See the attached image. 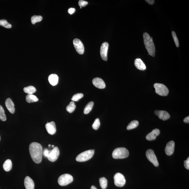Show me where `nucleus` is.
Instances as JSON below:
<instances>
[{
  "label": "nucleus",
  "instance_id": "17",
  "mask_svg": "<svg viewBox=\"0 0 189 189\" xmlns=\"http://www.w3.org/2000/svg\"><path fill=\"white\" fill-rule=\"evenodd\" d=\"M5 106L9 112L12 114L14 113L15 109L14 104L10 98H7L5 102Z\"/></svg>",
  "mask_w": 189,
  "mask_h": 189
},
{
  "label": "nucleus",
  "instance_id": "26",
  "mask_svg": "<svg viewBox=\"0 0 189 189\" xmlns=\"http://www.w3.org/2000/svg\"><path fill=\"white\" fill-rule=\"evenodd\" d=\"M139 124V122L137 121H133L129 124L127 127V129L130 130L137 127Z\"/></svg>",
  "mask_w": 189,
  "mask_h": 189
},
{
  "label": "nucleus",
  "instance_id": "32",
  "mask_svg": "<svg viewBox=\"0 0 189 189\" xmlns=\"http://www.w3.org/2000/svg\"><path fill=\"white\" fill-rule=\"evenodd\" d=\"M100 126V119L97 118L95 120V121L93 122L92 125V127L93 129L95 130H97L98 129L99 127Z\"/></svg>",
  "mask_w": 189,
  "mask_h": 189
},
{
  "label": "nucleus",
  "instance_id": "13",
  "mask_svg": "<svg viewBox=\"0 0 189 189\" xmlns=\"http://www.w3.org/2000/svg\"><path fill=\"white\" fill-rule=\"evenodd\" d=\"M47 131L48 133L51 135H53L55 134L57 129L55 123L54 121H52L49 123H47L45 125Z\"/></svg>",
  "mask_w": 189,
  "mask_h": 189
},
{
  "label": "nucleus",
  "instance_id": "12",
  "mask_svg": "<svg viewBox=\"0 0 189 189\" xmlns=\"http://www.w3.org/2000/svg\"><path fill=\"white\" fill-rule=\"evenodd\" d=\"M155 115L158 116L159 119L165 121L170 119V115L167 111L163 110H156L155 111Z\"/></svg>",
  "mask_w": 189,
  "mask_h": 189
},
{
  "label": "nucleus",
  "instance_id": "39",
  "mask_svg": "<svg viewBox=\"0 0 189 189\" xmlns=\"http://www.w3.org/2000/svg\"><path fill=\"white\" fill-rule=\"evenodd\" d=\"M184 121L185 123H189V117L188 116L185 118L184 120Z\"/></svg>",
  "mask_w": 189,
  "mask_h": 189
},
{
  "label": "nucleus",
  "instance_id": "1",
  "mask_svg": "<svg viewBox=\"0 0 189 189\" xmlns=\"http://www.w3.org/2000/svg\"><path fill=\"white\" fill-rule=\"evenodd\" d=\"M29 152L32 158L35 163H40L42 158V145L37 142H33L29 146Z\"/></svg>",
  "mask_w": 189,
  "mask_h": 189
},
{
  "label": "nucleus",
  "instance_id": "19",
  "mask_svg": "<svg viewBox=\"0 0 189 189\" xmlns=\"http://www.w3.org/2000/svg\"><path fill=\"white\" fill-rule=\"evenodd\" d=\"M134 65L138 70H144L146 69V65L141 59H136L134 61Z\"/></svg>",
  "mask_w": 189,
  "mask_h": 189
},
{
  "label": "nucleus",
  "instance_id": "33",
  "mask_svg": "<svg viewBox=\"0 0 189 189\" xmlns=\"http://www.w3.org/2000/svg\"><path fill=\"white\" fill-rule=\"evenodd\" d=\"M172 36L174 42H175L176 46L177 47H179V42L178 41V39L177 38V37L176 34L175 32L173 31H172Z\"/></svg>",
  "mask_w": 189,
  "mask_h": 189
},
{
  "label": "nucleus",
  "instance_id": "4",
  "mask_svg": "<svg viewBox=\"0 0 189 189\" xmlns=\"http://www.w3.org/2000/svg\"><path fill=\"white\" fill-rule=\"evenodd\" d=\"M95 149H90L80 153L77 156L76 160L78 162H84L90 160L94 154Z\"/></svg>",
  "mask_w": 189,
  "mask_h": 189
},
{
  "label": "nucleus",
  "instance_id": "25",
  "mask_svg": "<svg viewBox=\"0 0 189 189\" xmlns=\"http://www.w3.org/2000/svg\"><path fill=\"white\" fill-rule=\"evenodd\" d=\"M101 188L103 189H105L107 188L108 180L105 178L103 177L101 178L99 180Z\"/></svg>",
  "mask_w": 189,
  "mask_h": 189
},
{
  "label": "nucleus",
  "instance_id": "2",
  "mask_svg": "<svg viewBox=\"0 0 189 189\" xmlns=\"http://www.w3.org/2000/svg\"><path fill=\"white\" fill-rule=\"evenodd\" d=\"M143 39L145 48L148 52L149 55L154 57L156 50L152 37L151 38L148 34L145 32L143 34Z\"/></svg>",
  "mask_w": 189,
  "mask_h": 189
},
{
  "label": "nucleus",
  "instance_id": "23",
  "mask_svg": "<svg viewBox=\"0 0 189 189\" xmlns=\"http://www.w3.org/2000/svg\"><path fill=\"white\" fill-rule=\"evenodd\" d=\"M24 91L28 94H33L36 92V89L33 86H29L27 87H25L23 89Z\"/></svg>",
  "mask_w": 189,
  "mask_h": 189
},
{
  "label": "nucleus",
  "instance_id": "6",
  "mask_svg": "<svg viewBox=\"0 0 189 189\" xmlns=\"http://www.w3.org/2000/svg\"><path fill=\"white\" fill-rule=\"evenodd\" d=\"M154 87L155 89V91L157 94L162 96H166L169 93V90L168 88L163 84L156 83L154 85Z\"/></svg>",
  "mask_w": 189,
  "mask_h": 189
},
{
  "label": "nucleus",
  "instance_id": "11",
  "mask_svg": "<svg viewBox=\"0 0 189 189\" xmlns=\"http://www.w3.org/2000/svg\"><path fill=\"white\" fill-rule=\"evenodd\" d=\"M109 48L108 43H103L100 49V54L102 59L105 61L107 60V53Z\"/></svg>",
  "mask_w": 189,
  "mask_h": 189
},
{
  "label": "nucleus",
  "instance_id": "30",
  "mask_svg": "<svg viewBox=\"0 0 189 189\" xmlns=\"http://www.w3.org/2000/svg\"><path fill=\"white\" fill-rule=\"evenodd\" d=\"M0 119L3 121H6V116L4 109L2 106L0 105Z\"/></svg>",
  "mask_w": 189,
  "mask_h": 189
},
{
  "label": "nucleus",
  "instance_id": "3",
  "mask_svg": "<svg viewBox=\"0 0 189 189\" xmlns=\"http://www.w3.org/2000/svg\"><path fill=\"white\" fill-rule=\"evenodd\" d=\"M129 152L125 147L117 148L114 150L112 154V157L114 159H124L129 156Z\"/></svg>",
  "mask_w": 189,
  "mask_h": 189
},
{
  "label": "nucleus",
  "instance_id": "36",
  "mask_svg": "<svg viewBox=\"0 0 189 189\" xmlns=\"http://www.w3.org/2000/svg\"><path fill=\"white\" fill-rule=\"evenodd\" d=\"M50 151L48 149H44L42 155L44 156L45 157H47L49 154Z\"/></svg>",
  "mask_w": 189,
  "mask_h": 189
},
{
  "label": "nucleus",
  "instance_id": "43",
  "mask_svg": "<svg viewBox=\"0 0 189 189\" xmlns=\"http://www.w3.org/2000/svg\"><path fill=\"white\" fill-rule=\"evenodd\" d=\"M0 140H1V137H0Z\"/></svg>",
  "mask_w": 189,
  "mask_h": 189
},
{
  "label": "nucleus",
  "instance_id": "7",
  "mask_svg": "<svg viewBox=\"0 0 189 189\" xmlns=\"http://www.w3.org/2000/svg\"><path fill=\"white\" fill-rule=\"evenodd\" d=\"M114 183L116 186L122 187L126 183V180L124 175L119 173H116L114 176Z\"/></svg>",
  "mask_w": 189,
  "mask_h": 189
},
{
  "label": "nucleus",
  "instance_id": "42",
  "mask_svg": "<svg viewBox=\"0 0 189 189\" xmlns=\"http://www.w3.org/2000/svg\"><path fill=\"white\" fill-rule=\"evenodd\" d=\"M52 147H54V145H52Z\"/></svg>",
  "mask_w": 189,
  "mask_h": 189
},
{
  "label": "nucleus",
  "instance_id": "31",
  "mask_svg": "<svg viewBox=\"0 0 189 189\" xmlns=\"http://www.w3.org/2000/svg\"><path fill=\"white\" fill-rule=\"evenodd\" d=\"M83 96V94L82 93H78L73 96L72 98L73 101H78L80 99H81Z\"/></svg>",
  "mask_w": 189,
  "mask_h": 189
},
{
  "label": "nucleus",
  "instance_id": "18",
  "mask_svg": "<svg viewBox=\"0 0 189 189\" xmlns=\"http://www.w3.org/2000/svg\"><path fill=\"white\" fill-rule=\"evenodd\" d=\"M26 189H34V183L33 180L29 176L26 177L24 180Z\"/></svg>",
  "mask_w": 189,
  "mask_h": 189
},
{
  "label": "nucleus",
  "instance_id": "38",
  "mask_svg": "<svg viewBox=\"0 0 189 189\" xmlns=\"http://www.w3.org/2000/svg\"><path fill=\"white\" fill-rule=\"evenodd\" d=\"M146 1L150 5H153L155 3V1L153 0H147Z\"/></svg>",
  "mask_w": 189,
  "mask_h": 189
},
{
  "label": "nucleus",
  "instance_id": "5",
  "mask_svg": "<svg viewBox=\"0 0 189 189\" xmlns=\"http://www.w3.org/2000/svg\"><path fill=\"white\" fill-rule=\"evenodd\" d=\"M73 180V178L69 174H65L60 176L58 183L61 186H65L70 184Z\"/></svg>",
  "mask_w": 189,
  "mask_h": 189
},
{
  "label": "nucleus",
  "instance_id": "37",
  "mask_svg": "<svg viewBox=\"0 0 189 189\" xmlns=\"http://www.w3.org/2000/svg\"><path fill=\"white\" fill-rule=\"evenodd\" d=\"M75 9L74 8H70L69 9L68 12L70 14H73L74 12H75Z\"/></svg>",
  "mask_w": 189,
  "mask_h": 189
},
{
  "label": "nucleus",
  "instance_id": "21",
  "mask_svg": "<svg viewBox=\"0 0 189 189\" xmlns=\"http://www.w3.org/2000/svg\"><path fill=\"white\" fill-rule=\"evenodd\" d=\"M12 162L11 160H9V159L6 160L3 165L4 170L7 172L10 171L12 169Z\"/></svg>",
  "mask_w": 189,
  "mask_h": 189
},
{
  "label": "nucleus",
  "instance_id": "9",
  "mask_svg": "<svg viewBox=\"0 0 189 189\" xmlns=\"http://www.w3.org/2000/svg\"><path fill=\"white\" fill-rule=\"evenodd\" d=\"M59 155V149L58 147H54L51 151H50L49 154L47 158L50 161L54 162L57 160Z\"/></svg>",
  "mask_w": 189,
  "mask_h": 189
},
{
  "label": "nucleus",
  "instance_id": "20",
  "mask_svg": "<svg viewBox=\"0 0 189 189\" xmlns=\"http://www.w3.org/2000/svg\"><path fill=\"white\" fill-rule=\"evenodd\" d=\"M48 81L50 85L53 86H56L58 82V76L55 74H51L49 76Z\"/></svg>",
  "mask_w": 189,
  "mask_h": 189
},
{
  "label": "nucleus",
  "instance_id": "22",
  "mask_svg": "<svg viewBox=\"0 0 189 189\" xmlns=\"http://www.w3.org/2000/svg\"><path fill=\"white\" fill-rule=\"evenodd\" d=\"M26 100L28 103L37 102L39 100L38 97L33 94H28L26 96Z\"/></svg>",
  "mask_w": 189,
  "mask_h": 189
},
{
  "label": "nucleus",
  "instance_id": "34",
  "mask_svg": "<svg viewBox=\"0 0 189 189\" xmlns=\"http://www.w3.org/2000/svg\"><path fill=\"white\" fill-rule=\"evenodd\" d=\"M88 4V2L87 1H83V0H80L78 2V5L80 7V8L81 9L82 7H85Z\"/></svg>",
  "mask_w": 189,
  "mask_h": 189
},
{
  "label": "nucleus",
  "instance_id": "10",
  "mask_svg": "<svg viewBox=\"0 0 189 189\" xmlns=\"http://www.w3.org/2000/svg\"><path fill=\"white\" fill-rule=\"evenodd\" d=\"M73 44L77 52L80 54H83L85 51L83 44L79 39H75L73 40Z\"/></svg>",
  "mask_w": 189,
  "mask_h": 189
},
{
  "label": "nucleus",
  "instance_id": "8",
  "mask_svg": "<svg viewBox=\"0 0 189 189\" xmlns=\"http://www.w3.org/2000/svg\"><path fill=\"white\" fill-rule=\"evenodd\" d=\"M146 154L148 160L152 163L153 165L156 167L159 166V162L154 151L151 149H148Z\"/></svg>",
  "mask_w": 189,
  "mask_h": 189
},
{
  "label": "nucleus",
  "instance_id": "40",
  "mask_svg": "<svg viewBox=\"0 0 189 189\" xmlns=\"http://www.w3.org/2000/svg\"><path fill=\"white\" fill-rule=\"evenodd\" d=\"M91 189H97L96 187L95 186H92L91 187Z\"/></svg>",
  "mask_w": 189,
  "mask_h": 189
},
{
  "label": "nucleus",
  "instance_id": "29",
  "mask_svg": "<svg viewBox=\"0 0 189 189\" xmlns=\"http://www.w3.org/2000/svg\"><path fill=\"white\" fill-rule=\"evenodd\" d=\"M0 26L7 29H10L12 27L11 24H9L6 20L5 19L0 20Z\"/></svg>",
  "mask_w": 189,
  "mask_h": 189
},
{
  "label": "nucleus",
  "instance_id": "24",
  "mask_svg": "<svg viewBox=\"0 0 189 189\" xmlns=\"http://www.w3.org/2000/svg\"><path fill=\"white\" fill-rule=\"evenodd\" d=\"M93 104H94V103L92 101L88 103L84 109V113L85 114H89L92 110Z\"/></svg>",
  "mask_w": 189,
  "mask_h": 189
},
{
  "label": "nucleus",
  "instance_id": "27",
  "mask_svg": "<svg viewBox=\"0 0 189 189\" xmlns=\"http://www.w3.org/2000/svg\"><path fill=\"white\" fill-rule=\"evenodd\" d=\"M76 108V105L74 101L71 102L67 106V111L69 113H72L74 111Z\"/></svg>",
  "mask_w": 189,
  "mask_h": 189
},
{
  "label": "nucleus",
  "instance_id": "14",
  "mask_svg": "<svg viewBox=\"0 0 189 189\" xmlns=\"http://www.w3.org/2000/svg\"><path fill=\"white\" fill-rule=\"evenodd\" d=\"M175 143L173 141L168 142L165 148V152L168 156H171L175 150Z\"/></svg>",
  "mask_w": 189,
  "mask_h": 189
},
{
  "label": "nucleus",
  "instance_id": "15",
  "mask_svg": "<svg viewBox=\"0 0 189 189\" xmlns=\"http://www.w3.org/2000/svg\"><path fill=\"white\" fill-rule=\"evenodd\" d=\"M92 82L93 85L99 89H104L106 87L105 83L101 78H93Z\"/></svg>",
  "mask_w": 189,
  "mask_h": 189
},
{
  "label": "nucleus",
  "instance_id": "35",
  "mask_svg": "<svg viewBox=\"0 0 189 189\" xmlns=\"http://www.w3.org/2000/svg\"><path fill=\"white\" fill-rule=\"evenodd\" d=\"M184 166L185 168H186L187 169L189 170V158L188 157V158L186 160L184 161Z\"/></svg>",
  "mask_w": 189,
  "mask_h": 189
},
{
  "label": "nucleus",
  "instance_id": "28",
  "mask_svg": "<svg viewBox=\"0 0 189 189\" xmlns=\"http://www.w3.org/2000/svg\"><path fill=\"white\" fill-rule=\"evenodd\" d=\"M42 19V17L40 16H34L32 17L31 19L32 23L33 24H35L37 22H41Z\"/></svg>",
  "mask_w": 189,
  "mask_h": 189
},
{
  "label": "nucleus",
  "instance_id": "41",
  "mask_svg": "<svg viewBox=\"0 0 189 189\" xmlns=\"http://www.w3.org/2000/svg\"><path fill=\"white\" fill-rule=\"evenodd\" d=\"M50 146H51V145H50V144L49 145H48V147H50Z\"/></svg>",
  "mask_w": 189,
  "mask_h": 189
},
{
  "label": "nucleus",
  "instance_id": "16",
  "mask_svg": "<svg viewBox=\"0 0 189 189\" xmlns=\"http://www.w3.org/2000/svg\"><path fill=\"white\" fill-rule=\"evenodd\" d=\"M160 131L158 129H155L152 132L147 134L146 139L148 141H153L156 139L157 137L160 134Z\"/></svg>",
  "mask_w": 189,
  "mask_h": 189
}]
</instances>
